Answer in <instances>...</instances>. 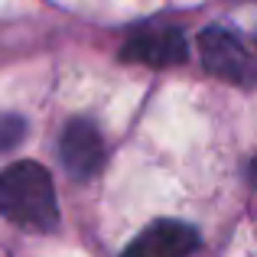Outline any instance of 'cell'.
Returning a JSON list of instances; mask_svg holds the SVG:
<instances>
[{"label": "cell", "mask_w": 257, "mask_h": 257, "mask_svg": "<svg viewBox=\"0 0 257 257\" xmlns=\"http://www.w3.org/2000/svg\"><path fill=\"white\" fill-rule=\"evenodd\" d=\"M0 215L26 231H52L59 225V202L49 170L33 160L7 166L0 173Z\"/></svg>", "instance_id": "cell-1"}, {"label": "cell", "mask_w": 257, "mask_h": 257, "mask_svg": "<svg viewBox=\"0 0 257 257\" xmlns=\"http://www.w3.org/2000/svg\"><path fill=\"white\" fill-rule=\"evenodd\" d=\"M199 49H202L205 72L225 78V82H234V85H251L254 82V52L238 30L208 26L199 36Z\"/></svg>", "instance_id": "cell-2"}, {"label": "cell", "mask_w": 257, "mask_h": 257, "mask_svg": "<svg viewBox=\"0 0 257 257\" xmlns=\"http://www.w3.org/2000/svg\"><path fill=\"white\" fill-rule=\"evenodd\" d=\"M59 157L62 166L69 170L72 179H91L104 163V140H101L98 127L85 117H75L65 124L62 144H59Z\"/></svg>", "instance_id": "cell-3"}, {"label": "cell", "mask_w": 257, "mask_h": 257, "mask_svg": "<svg viewBox=\"0 0 257 257\" xmlns=\"http://www.w3.org/2000/svg\"><path fill=\"white\" fill-rule=\"evenodd\" d=\"M124 62H140L153 65V69H166V65L186 62V36L179 26H153L137 36H131L120 49Z\"/></svg>", "instance_id": "cell-4"}, {"label": "cell", "mask_w": 257, "mask_h": 257, "mask_svg": "<svg viewBox=\"0 0 257 257\" xmlns=\"http://www.w3.org/2000/svg\"><path fill=\"white\" fill-rule=\"evenodd\" d=\"M199 251V231L182 221H157L150 225L124 257H189Z\"/></svg>", "instance_id": "cell-5"}, {"label": "cell", "mask_w": 257, "mask_h": 257, "mask_svg": "<svg viewBox=\"0 0 257 257\" xmlns=\"http://www.w3.org/2000/svg\"><path fill=\"white\" fill-rule=\"evenodd\" d=\"M26 137V120L20 114H0V153L13 150Z\"/></svg>", "instance_id": "cell-6"}]
</instances>
